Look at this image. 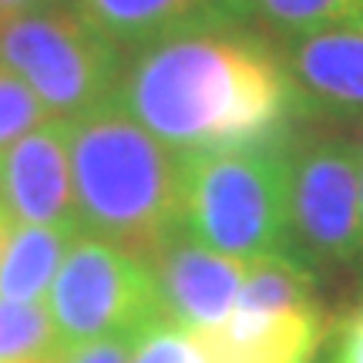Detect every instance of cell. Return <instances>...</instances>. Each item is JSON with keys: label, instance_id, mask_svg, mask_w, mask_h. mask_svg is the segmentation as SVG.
<instances>
[{"label": "cell", "instance_id": "cell-1", "mask_svg": "<svg viewBox=\"0 0 363 363\" xmlns=\"http://www.w3.org/2000/svg\"><path fill=\"white\" fill-rule=\"evenodd\" d=\"M115 101L175 155L276 142L299 94L283 54L252 24H202L125 57Z\"/></svg>", "mask_w": 363, "mask_h": 363}, {"label": "cell", "instance_id": "cell-2", "mask_svg": "<svg viewBox=\"0 0 363 363\" xmlns=\"http://www.w3.org/2000/svg\"><path fill=\"white\" fill-rule=\"evenodd\" d=\"M71 182L81 233L145 256L182 225V155L115 98L71 121Z\"/></svg>", "mask_w": 363, "mask_h": 363}, {"label": "cell", "instance_id": "cell-3", "mask_svg": "<svg viewBox=\"0 0 363 363\" xmlns=\"http://www.w3.org/2000/svg\"><path fill=\"white\" fill-rule=\"evenodd\" d=\"M289 138L182 158V229L252 266L289 252Z\"/></svg>", "mask_w": 363, "mask_h": 363}, {"label": "cell", "instance_id": "cell-4", "mask_svg": "<svg viewBox=\"0 0 363 363\" xmlns=\"http://www.w3.org/2000/svg\"><path fill=\"white\" fill-rule=\"evenodd\" d=\"M0 65L38 94L51 118L74 121L115 98L125 54L57 0L0 21Z\"/></svg>", "mask_w": 363, "mask_h": 363}, {"label": "cell", "instance_id": "cell-5", "mask_svg": "<svg viewBox=\"0 0 363 363\" xmlns=\"http://www.w3.org/2000/svg\"><path fill=\"white\" fill-rule=\"evenodd\" d=\"M199 340L208 363H313L326 340L313 269L296 256L246 266L233 316Z\"/></svg>", "mask_w": 363, "mask_h": 363}, {"label": "cell", "instance_id": "cell-6", "mask_svg": "<svg viewBox=\"0 0 363 363\" xmlns=\"http://www.w3.org/2000/svg\"><path fill=\"white\" fill-rule=\"evenodd\" d=\"M44 306L65 350L91 340L142 333L148 323L165 316L155 276L142 252L91 233L74 235Z\"/></svg>", "mask_w": 363, "mask_h": 363}, {"label": "cell", "instance_id": "cell-7", "mask_svg": "<svg viewBox=\"0 0 363 363\" xmlns=\"http://www.w3.org/2000/svg\"><path fill=\"white\" fill-rule=\"evenodd\" d=\"M360 172L353 138L316 135L293 145L286 222L289 252L306 269H353L363 262Z\"/></svg>", "mask_w": 363, "mask_h": 363}, {"label": "cell", "instance_id": "cell-8", "mask_svg": "<svg viewBox=\"0 0 363 363\" xmlns=\"http://www.w3.org/2000/svg\"><path fill=\"white\" fill-rule=\"evenodd\" d=\"M145 262L155 276L165 320L202 337L233 316L246 279V262L202 246L182 225L148 249Z\"/></svg>", "mask_w": 363, "mask_h": 363}, {"label": "cell", "instance_id": "cell-9", "mask_svg": "<svg viewBox=\"0 0 363 363\" xmlns=\"http://www.w3.org/2000/svg\"><path fill=\"white\" fill-rule=\"evenodd\" d=\"M0 206L21 225H78L71 121L48 118L0 155Z\"/></svg>", "mask_w": 363, "mask_h": 363}, {"label": "cell", "instance_id": "cell-10", "mask_svg": "<svg viewBox=\"0 0 363 363\" xmlns=\"http://www.w3.org/2000/svg\"><path fill=\"white\" fill-rule=\"evenodd\" d=\"M279 54L299 101L333 118L363 121V21L289 38Z\"/></svg>", "mask_w": 363, "mask_h": 363}, {"label": "cell", "instance_id": "cell-11", "mask_svg": "<svg viewBox=\"0 0 363 363\" xmlns=\"http://www.w3.org/2000/svg\"><path fill=\"white\" fill-rule=\"evenodd\" d=\"M71 7L125 57L175 30L229 21L249 24L239 0H71Z\"/></svg>", "mask_w": 363, "mask_h": 363}, {"label": "cell", "instance_id": "cell-12", "mask_svg": "<svg viewBox=\"0 0 363 363\" xmlns=\"http://www.w3.org/2000/svg\"><path fill=\"white\" fill-rule=\"evenodd\" d=\"M81 229L71 225H21L13 222L0 252V296L40 303Z\"/></svg>", "mask_w": 363, "mask_h": 363}, {"label": "cell", "instance_id": "cell-13", "mask_svg": "<svg viewBox=\"0 0 363 363\" xmlns=\"http://www.w3.org/2000/svg\"><path fill=\"white\" fill-rule=\"evenodd\" d=\"M239 4L249 24L279 40L330 24L363 21V0H239Z\"/></svg>", "mask_w": 363, "mask_h": 363}, {"label": "cell", "instance_id": "cell-14", "mask_svg": "<svg viewBox=\"0 0 363 363\" xmlns=\"http://www.w3.org/2000/svg\"><path fill=\"white\" fill-rule=\"evenodd\" d=\"M65 353L44 299L21 303L0 296V363H57Z\"/></svg>", "mask_w": 363, "mask_h": 363}, {"label": "cell", "instance_id": "cell-15", "mask_svg": "<svg viewBox=\"0 0 363 363\" xmlns=\"http://www.w3.org/2000/svg\"><path fill=\"white\" fill-rule=\"evenodd\" d=\"M131 363H208V353L199 333L162 316L138 333Z\"/></svg>", "mask_w": 363, "mask_h": 363}, {"label": "cell", "instance_id": "cell-16", "mask_svg": "<svg viewBox=\"0 0 363 363\" xmlns=\"http://www.w3.org/2000/svg\"><path fill=\"white\" fill-rule=\"evenodd\" d=\"M48 108L40 104V98L27 88L24 81L13 71L0 65V155L11 148L13 142H21L27 131H34L38 125L48 121Z\"/></svg>", "mask_w": 363, "mask_h": 363}, {"label": "cell", "instance_id": "cell-17", "mask_svg": "<svg viewBox=\"0 0 363 363\" xmlns=\"http://www.w3.org/2000/svg\"><path fill=\"white\" fill-rule=\"evenodd\" d=\"M138 333H121V337L91 340L81 347H71L57 357V363H131Z\"/></svg>", "mask_w": 363, "mask_h": 363}, {"label": "cell", "instance_id": "cell-18", "mask_svg": "<svg viewBox=\"0 0 363 363\" xmlns=\"http://www.w3.org/2000/svg\"><path fill=\"white\" fill-rule=\"evenodd\" d=\"M326 363H363V303L337 326Z\"/></svg>", "mask_w": 363, "mask_h": 363}, {"label": "cell", "instance_id": "cell-19", "mask_svg": "<svg viewBox=\"0 0 363 363\" xmlns=\"http://www.w3.org/2000/svg\"><path fill=\"white\" fill-rule=\"evenodd\" d=\"M48 4H57V0H0V21H11V17H21L27 11H40Z\"/></svg>", "mask_w": 363, "mask_h": 363}, {"label": "cell", "instance_id": "cell-20", "mask_svg": "<svg viewBox=\"0 0 363 363\" xmlns=\"http://www.w3.org/2000/svg\"><path fill=\"white\" fill-rule=\"evenodd\" d=\"M11 216H7V208L0 206V252H4V242H7V233H11Z\"/></svg>", "mask_w": 363, "mask_h": 363}, {"label": "cell", "instance_id": "cell-21", "mask_svg": "<svg viewBox=\"0 0 363 363\" xmlns=\"http://www.w3.org/2000/svg\"><path fill=\"white\" fill-rule=\"evenodd\" d=\"M353 142H357V152H360V158H363V121H360V135H357Z\"/></svg>", "mask_w": 363, "mask_h": 363}, {"label": "cell", "instance_id": "cell-22", "mask_svg": "<svg viewBox=\"0 0 363 363\" xmlns=\"http://www.w3.org/2000/svg\"><path fill=\"white\" fill-rule=\"evenodd\" d=\"M360 222H363V172H360Z\"/></svg>", "mask_w": 363, "mask_h": 363}]
</instances>
